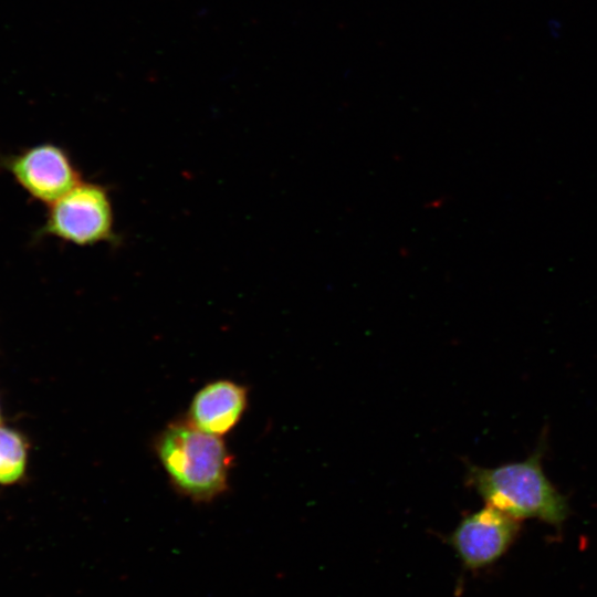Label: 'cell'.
Here are the masks:
<instances>
[{
	"instance_id": "cell-1",
	"label": "cell",
	"mask_w": 597,
	"mask_h": 597,
	"mask_svg": "<svg viewBox=\"0 0 597 597\" xmlns=\"http://www.w3.org/2000/svg\"><path fill=\"white\" fill-rule=\"evenodd\" d=\"M543 443L520 462H510L493 468L470 465L467 484L486 504L492 505L516 520L538 519L559 526L569 514L567 499L554 486L544 473Z\"/></svg>"
},
{
	"instance_id": "cell-2",
	"label": "cell",
	"mask_w": 597,
	"mask_h": 597,
	"mask_svg": "<svg viewBox=\"0 0 597 597\" xmlns=\"http://www.w3.org/2000/svg\"><path fill=\"white\" fill-rule=\"evenodd\" d=\"M155 452L172 486L191 501L210 502L228 489L232 455L221 437L177 420L156 437Z\"/></svg>"
},
{
	"instance_id": "cell-3",
	"label": "cell",
	"mask_w": 597,
	"mask_h": 597,
	"mask_svg": "<svg viewBox=\"0 0 597 597\" xmlns=\"http://www.w3.org/2000/svg\"><path fill=\"white\" fill-rule=\"evenodd\" d=\"M46 230L78 245L114 239V211L107 189L93 182H80L52 203Z\"/></svg>"
},
{
	"instance_id": "cell-4",
	"label": "cell",
	"mask_w": 597,
	"mask_h": 597,
	"mask_svg": "<svg viewBox=\"0 0 597 597\" xmlns=\"http://www.w3.org/2000/svg\"><path fill=\"white\" fill-rule=\"evenodd\" d=\"M520 528V520L486 504L461 519L449 543L467 568L479 569L500 559Z\"/></svg>"
},
{
	"instance_id": "cell-5",
	"label": "cell",
	"mask_w": 597,
	"mask_h": 597,
	"mask_svg": "<svg viewBox=\"0 0 597 597\" xmlns=\"http://www.w3.org/2000/svg\"><path fill=\"white\" fill-rule=\"evenodd\" d=\"M19 182L35 198L53 203L80 182V175L70 157L51 144L33 147L12 164Z\"/></svg>"
},
{
	"instance_id": "cell-6",
	"label": "cell",
	"mask_w": 597,
	"mask_h": 597,
	"mask_svg": "<svg viewBox=\"0 0 597 597\" xmlns=\"http://www.w3.org/2000/svg\"><path fill=\"white\" fill-rule=\"evenodd\" d=\"M247 407L248 390L243 385L218 379L193 395L186 420L205 433L222 438L237 427Z\"/></svg>"
},
{
	"instance_id": "cell-7",
	"label": "cell",
	"mask_w": 597,
	"mask_h": 597,
	"mask_svg": "<svg viewBox=\"0 0 597 597\" xmlns=\"http://www.w3.org/2000/svg\"><path fill=\"white\" fill-rule=\"evenodd\" d=\"M25 450L21 438L13 431L0 428V482L17 480L23 472Z\"/></svg>"
}]
</instances>
